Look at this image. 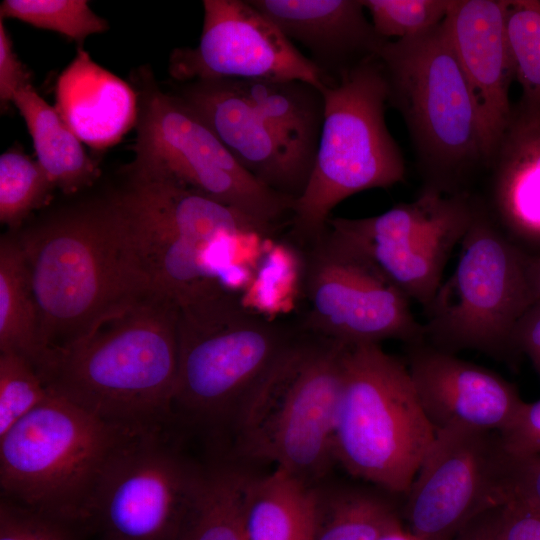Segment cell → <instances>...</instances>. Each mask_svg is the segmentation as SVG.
I'll return each mask as SVG.
<instances>
[{
    "mask_svg": "<svg viewBox=\"0 0 540 540\" xmlns=\"http://www.w3.org/2000/svg\"><path fill=\"white\" fill-rule=\"evenodd\" d=\"M38 311L42 361L153 294L114 193L52 213L17 237Z\"/></svg>",
    "mask_w": 540,
    "mask_h": 540,
    "instance_id": "1",
    "label": "cell"
},
{
    "mask_svg": "<svg viewBox=\"0 0 540 540\" xmlns=\"http://www.w3.org/2000/svg\"><path fill=\"white\" fill-rule=\"evenodd\" d=\"M179 305L151 294L49 356L40 375L51 392L115 424L160 429L177 383Z\"/></svg>",
    "mask_w": 540,
    "mask_h": 540,
    "instance_id": "2",
    "label": "cell"
},
{
    "mask_svg": "<svg viewBox=\"0 0 540 540\" xmlns=\"http://www.w3.org/2000/svg\"><path fill=\"white\" fill-rule=\"evenodd\" d=\"M325 101L317 153L303 193L293 201L291 241H321L331 211L355 193L404 180L402 153L385 120L388 85L378 58L323 80Z\"/></svg>",
    "mask_w": 540,
    "mask_h": 540,
    "instance_id": "3",
    "label": "cell"
},
{
    "mask_svg": "<svg viewBox=\"0 0 540 540\" xmlns=\"http://www.w3.org/2000/svg\"><path fill=\"white\" fill-rule=\"evenodd\" d=\"M146 431L105 421L51 392L0 437L1 496L87 526L106 470Z\"/></svg>",
    "mask_w": 540,
    "mask_h": 540,
    "instance_id": "4",
    "label": "cell"
},
{
    "mask_svg": "<svg viewBox=\"0 0 540 540\" xmlns=\"http://www.w3.org/2000/svg\"><path fill=\"white\" fill-rule=\"evenodd\" d=\"M300 337L242 404L236 448L316 486L335 460L334 431L345 344Z\"/></svg>",
    "mask_w": 540,
    "mask_h": 540,
    "instance_id": "5",
    "label": "cell"
},
{
    "mask_svg": "<svg viewBox=\"0 0 540 540\" xmlns=\"http://www.w3.org/2000/svg\"><path fill=\"white\" fill-rule=\"evenodd\" d=\"M174 407L194 418L235 416L300 338L291 326L246 309L215 283L179 305Z\"/></svg>",
    "mask_w": 540,
    "mask_h": 540,
    "instance_id": "6",
    "label": "cell"
},
{
    "mask_svg": "<svg viewBox=\"0 0 540 540\" xmlns=\"http://www.w3.org/2000/svg\"><path fill=\"white\" fill-rule=\"evenodd\" d=\"M435 434L406 365L379 343L345 346L334 454L349 474L405 494Z\"/></svg>",
    "mask_w": 540,
    "mask_h": 540,
    "instance_id": "7",
    "label": "cell"
},
{
    "mask_svg": "<svg viewBox=\"0 0 540 540\" xmlns=\"http://www.w3.org/2000/svg\"><path fill=\"white\" fill-rule=\"evenodd\" d=\"M459 245L456 267L424 307L425 340L451 353L469 349L509 358L516 354V324L538 301L532 254L477 208Z\"/></svg>",
    "mask_w": 540,
    "mask_h": 540,
    "instance_id": "8",
    "label": "cell"
},
{
    "mask_svg": "<svg viewBox=\"0 0 540 540\" xmlns=\"http://www.w3.org/2000/svg\"><path fill=\"white\" fill-rule=\"evenodd\" d=\"M378 59L388 85V105L401 114L435 188L445 191L484 162L482 133L470 88L444 21L404 40H388Z\"/></svg>",
    "mask_w": 540,
    "mask_h": 540,
    "instance_id": "9",
    "label": "cell"
},
{
    "mask_svg": "<svg viewBox=\"0 0 540 540\" xmlns=\"http://www.w3.org/2000/svg\"><path fill=\"white\" fill-rule=\"evenodd\" d=\"M136 84L135 158L128 172L174 179L238 210L269 236L290 218L293 201L252 177L182 98L162 91L147 69Z\"/></svg>",
    "mask_w": 540,
    "mask_h": 540,
    "instance_id": "10",
    "label": "cell"
},
{
    "mask_svg": "<svg viewBox=\"0 0 540 540\" xmlns=\"http://www.w3.org/2000/svg\"><path fill=\"white\" fill-rule=\"evenodd\" d=\"M476 208L428 187L414 201L365 218H330L323 239L369 264L409 299L427 306Z\"/></svg>",
    "mask_w": 540,
    "mask_h": 540,
    "instance_id": "11",
    "label": "cell"
},
{
    "mask_svg": "<svg viewBox=\"0 0 540 540\" xmlns=\"http://www.w3.org/2000/svg\"><path fill=\"white\" fill-rule=\"evenodd\" d=\"M176 94L258 182L292 201L303 193L320 135L286 99L249 96L230 79L183 83Z\"/></svg>",
    "mask_w": 540,
    "mask_h": 540,
    "instance_id": "12",
    "label": "cell"
},
{
    "mask_svg": "<svg viewBox=\"0 0 540 540\" xmlns=\"http://www.w3.org/2000/svg\"><path fill=\"white\" fill-rule=\"evenodd\" d=\"M146 431L114 458L96 491L88 527L104 540H177L205 472Z\"/></svg>",
    "mask_w": 540,
    "mask_h": 540,
    "instance_id": "13",
    "label": "cell"
},
{
    "mask_svg": "<svg viewBox=\"0 0 540 540\" xmlns=\"http://www.w3.org/2000/svg\"><path fill=\"white\" fill-rule=\"evenodd\" d=\"M509 461L499 432L437 430L404 494L407 529L420 540H451L481 514L504 505Z\"/></svg>",
    "mask_w": 540,
    "mask_h": 540,
    "instance_id": "14",
    "label": "cell"
},
{
    "mask_svg": "<svg viewBox=\"0 0 540 540\" xmlns=\"http://www.w3.org/2000/svg\"><path fill=\"white\" fill-rule=\"evenodd\" d=\"M304 251L308 333L345 345L425 340L410 299L369 264L323 238Z\"/></svg>",
    "mask_w": 540,
    "mask_h": 540,
    "instance_id": "15",
    "label": "cell"
},
{
    "mask_svg": "<svg viewBox=\"0 0 540 540\" xmlns=\"http://www.w3.org/2000/svg\"><path fill=\"white\" fill-rule=\"evenodd\" d=\"M203 12L198 44L170 55L176 81L301 80L322 90L317 66L249 0H204Z\"/></svg>",
    "mask_w": 540,
    "mask_h": 540,
    "instance_id": "16",
    "label": "cell"
},
{
    "mask_svg": "<svg viewBox=\"0 0 540 540\" xmlns=\"http://www.w3.org/2000/svg\"><path fill=\"white\" fill-rule=\"evenodd\" d=\"M406 366L435 431L464 427L501 432L525 402L500 375L426 340L409 344Z\"/></svg>",
    "mask_w": 540,
    "mask_h": 540,
    "instance_id": "17",
    "label": "cell"
},
{
    "mask_svg": "<svg viewBox=\"0 0 540 540\" xmlns=\"http://www.w3.org/2000/svg\"><path fill=\"white\" fill-rule=\"evenodd\" d=\"M507 0H451L444 24L476 106L484 162L493 161L511 123L514 69L506 33Z\"/></svg>",
    "mask_w": 540,
    "mask_h": 540,
    "instance_id": "18",
    "label": "cell"
},
{
    "mask_svg": "<svg viewBox=\"0 0 540 540\" xmlns=\"http://www.w3.org/2000/svg\"><path fill=\"white\" fill-rule=\"evenodd\" d=\"M114 192L130 232L209 245L239 232L267 235L238 210L174 179L128 172Z\"/></svg>",
    "mask_w": 540,
    "mask_h": 540,
    "instance_id": "19",
    "label": "cell"
},
{
    "mask_svg": "<svg viewBox=\"0 0 540 540\" xmlns=\"http://www.w3.org/2000/svg\"><path fill=\"white\" fill-rule=\"evenodd\" d=\"M249 1L292 43L310 52L323 80L378 58L388 41L367 19L363 0Z\"/></svg>",
    "mask_w": 540,
    "mask_h": 540,
    "instance_id": "20",
    "label": "cell"
},
{
    "mask_svg": "<svg viewBox=\"0 0 540 540\" xmlns=\"http://www.w3.org/2000/svg\"><path fill=\"white\" fill-rule=\"evenodd\" d=\"M56 110L79 140L102 150L136 124V90L78 48L56 83Z\"/></svg>",
    "mask_w": 540,
    "mask_h": 540,
    "instance_id": "21",
    "label": "cell"
},
{
    "mask_svg": "<svg viewBox=\"0 0 540 540\" xmlns=\"http://www.w3.org/2000/svg\"><path fill=\"white\" fill-rule=\"evenodd\" d=\"M493 197L507 236L540 249V118L519 113L494 158Z\"/></svg>",
    "mask_w": 540,
    "mask_h": 540,
    "instance_id": "22",
    "label": "cell"
},
{
    "mask_svg": "<svg viewBox=\"0 0 540 540\" xmlns=\"http://www.w3.org/2000/svg\"><path fill=\"white\" fill-rule=\"evenodd\" d=\"M32 138L37 162L54 188L74 194L94 184L100 175L82 142L32 84L21 89L12 102Z\"/></svg>",
    "mask_w": 540,
    "mask_h": 540,
    "instance_id": "23",
    "label": "cell"
},
{
    "mask_svg": "<svg viewBox=\"0 0 540 540\" xmlns=\"http://www.w3.org/2000/svg\"><path fill=\"white\" fill-rule=\"evenodd\" d=\"M315 487L277 468L252 478L245 503V540H312Z\"/></svg>",
    "mask_w": 540,
    "mask_h": 540,
    "instance_id": "24",
    "label": "cell"
},
{
    "mask_svg": "<svg viewBox=\"0 0 540 540\" xmlns=\"http://www.w3.org/2000/svg\"><path fill=\"white\" fill-rule=\"evenodd\" d=\"M0 352L18 353L37 370L42 361L30 274L18 239L12 235L0 242Z\"/></svg>",
    "mask_w": 540,
    "mask_h": 540,
    "instance_id": "25",
    "label": "cell"
},
{
    "mask_svg": "<svg viewBox=\"0 0 540 540\" xmlns=\"http://www.w3.org/2000/svg\"><path fill=\"white\" fill-rule=\"evenodd\" d=\"M312 540H378L401 524L393 502L376 491L343 486L320 491Z\"/></svg>",
    "mask_w": 540,
    "mask_h": 540,
    "instance_id": "26",
    "label": "cell"
},
{
    "mask_svg": "<svg viewBox=\"0 0 540 540\" xmlns=\"http://www.w3.org/2000/svg\"><path fill=\"white\" fill-rule=\"evenodd\" d=\"M252 478L234 466L205 472L177 540H245L244 511Z\"/></svg>",
    "mask_w": 540,
    "mask_h": 540,
    "instance_id": "27",
    "label": "cell"
},
{
    "mask_svg": "<svg viewBox=\"0 0 540 540\" xmlns=\"http://www.w3.org/2000/svg\"><path fill=\"white\" fill-rule=\"evenodd\" d=\"M305 251L292 241L266 240L256 273L239 295L248 310L270 320L293 311L304 296Z\"/></svg>",
    "mask_w": 540,
    "mask_h": 540,
    "instance_id": "28",
    "label": "cell"
},
{
    "mask_svg": "<svg viewBox=\"0 0 540 540\" xmlns=\"http://www.w3.org/2000/svg\"><path fill=\"white\" fill-rule=\"evenodd\" d=\"M505 23L514 77L523 94L519 113L540 118V1L507 0Z\"/></svg>",
    "mask_w": 540,
    "mask_h": 540,
    "instance_id": "29",
    "label": "cell"
},
{
    "mask_svg": "<svg viewBox=\"0 0 540 540\" xmlns=\"http://www.w3.org/2000/svg\"><path fill=\"white\" fill-rule=\"evenodd\" d=\"M55 189L38 164L20 150L0 156V221L17 229Z\"/></svg>",
    "mask_w": 540,
    "mask_h": 540,
    "instance_id": "30",
    "label": "cell"
},
{
    "mask_svg": "<svg viewBox=\"0 0 540 540\" xmlns=\"http://www.w3.org/2000/svg\"><path fill=\"white\" fill-rule=\"evenodd\" d=\"M13 18L77 42L109 29L85 0H4L0 19Z\"/></svg>",
    "mask_w": 540,
    "mask_h": 540,
    "instance_id": "31",
    "label": "cell"
},
{
    "mask_svg": "<svg viewBox=\"0 0 540 540\" xmlns=\"http://www.w3.org/2000/svg\"><path fill=\"white\" fill-rule=\"evenodd\" d=\"M51 394L35 366L15 352H0V437Z\"/></svg>",
    "mask_w": 540,
    "mask_h": 540,
    "instance_id": "32",
    "label": "cell"
},
{
    "mask_svg": "<svg viewBox=\"0 0 540 540\" xmlns=\"http://www.w3.org/2000/svg\"><path fill=\"white\" fill-rule=\"evenodd\" d=\"M376 33L386 40H404L440 25L451 0H363Z\"/></svg>",
    "mask_w": 540,
    "mask_h": 540,
    "instance_id": "33",
    "label": "cell"
},
{
    "mask_svg": "<svg viewBox=\"0 0 540 540\" xmlns=\"http://www.w3.org/2000/svg\"><path fill=\"white\" fill-rule=\"evenodd\" d=\"M80 524L1 496L0 540H78Z\"/></svg>",
    "mask_w": 540,
    "mask_h": 540,
    "instance_id": "34",
    "label": "cell"
},
{
    "mask_svg": "<svg viewBox=\"0 0 540 540\" xmlns=\"http://www.w3.org/2000/svg\"><path fill=\"white\" fill-rule=\"evenodd\" d=\"M508 454L528 457L540 454V399L524 402L512 421L499 432Z\"/></svg>",
    "mask_w": 540,
    "mask_h": 540,
    "instance_id": "35",
    "label": "cell"
},
{
    "mask_svg": "<svg viewBox=\"0 0 540 540\" xmlns=\"http://www.w3.org/2000/svg\"><path fill=\"white\" fill-rule=\"evenodd\" d=\"M499 540H540V511L516 499L496 510Z\"/></svg>",
    "mask_w": 540,
    "mask_h": 540,
    "instance_id": "36",
    "label": "cell"
},
{
    "mask_svg": "<svg viewBox=\"0 0 540 540\" xmlns=\"http://www.w3.org/2000/svg\"><path fill=\"white\" fill-rule=\"evenodd\" d=\"M507 487L508 500H520L540 511V454L510 455Z\"/></svg>",
    "mask_w": 540,
    "mask_h": 540,
    "instance_id": "37",
    "label": "cell"
},
{
    "mask_svg": "<svg viewBox=\"0 0 540 540\" xmlns=\"http://www.w3.org/2000/svg\"><path fill=\"white\" fill-rule=\"evenodd\" d=\"M30 84V75L13 49L4 20L0 19V100L2 107L13 102L15 95Z\"/></svg>",
    "mask_w": 540,
    "mask_h": 540,
    "instance_id": "38",
    "label": "cell"
},
{
    "mask_svg": "<svg viewBox=\"0 0 540 540\" xmlns=\"http://www.w3.org/2000/svg\"><path fill=\"white\" fill-rule=\"evenodd\" d=\"M515 353L525 354L540 377V300L520 318L513 332Z\"/></svg>",
    "mask_w": 540,
    "mask_h": 540,
    "instance_id": "39",
    "label": "cell"
},
{
    "mask_svg": "<svg viewBox=\"0 0 540 540\" xmlns=\"http://www.w3.org/2000/svg\"><path fill=\"white\" fill-rule=\"evenodd\" d=\"M497 508L478 516L451 540H499L496 529Z\"/></svg>",
    "mask_w": 540,
    "mask_h": 540,
    "instance_id": "40",
    "label": "cell"
},
{
    "mask_svg": "<svg viewBox=\"0 0 540 540\" xmlns=\"http://www.w3.org/2000/svg\"><path fill=\"white\" fill-rule=\"evenodd\" d=\"M530 276L536 298L540 300V254L531 255Z\"/></svg>",
    "mask_w": 540,
    "mask_h": 540,
    "instance_id": "41",
    "label": "cell"
},
{
    "mask_svg": "<svg viewBox=\"0 0 540 540\" xmlns=\"http://www.w3.org/2000/svg\"><path fill=\"white\" fill-rule=\"evenodd\" d=\"M379 540H416V539L402 533H390L381 537Z\"/></svg>",
    "mask_w": 540,
    "mask_h": 540,
    "instance_id": "42",
    "label": "cell"
}]
</instances>
